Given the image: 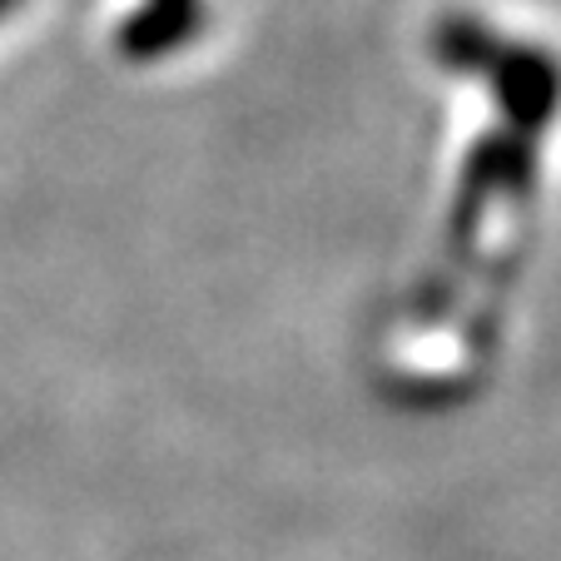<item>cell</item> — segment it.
Masks as SVG:
<instances>
[{
    "instance_id": "cell-1",
    "label": "cell",
    "mask_w": 561,
    "mask_h": 561,
    "mask_svg": "<svg viewBox=\"0 0 561 561\" xmlns=\"http://www.w3.org/2000/svg\"><path fill=\"white\" fill-rule=\"evenodd\" d=\"M433 50L453 75L488 85L497 125L482 129L472 154L462 159V180H457L453 209H447L437 264L413 294L417 323H433L447 313L467 268L477 264L488 224L507 219L531 199L541 139H547L551 119L561 115V60L547 45L512 41L472 15H447L437 25Z\"/></svg>"
},
{
    "instance_id": "cell-2",
    "label": "cell",
    "mask_w": 561,
    "mask_h": 561,
    "mask_svg": "<svg viewBox=\"0 0 561 561\" xmlns=\"http://www.w3.org/2000/svg\"><path fill=\"white\" fill-rule=\"evenodd\" d=\"M204 31V0H145L135 15H129L125 35H119V50L129 60L149 65L159 55L190 45Z\"/></svg>"
},
{
    "instance_id": "cell-3",
    "label": "cell",
    "mask_w": 561,
    "mask_h": 561,
    "mask_svg": "<svg viewBox=\"0 0 561 561\" xmlns=\"http://www.w3.org/2000/svg\"><path fill=\"white\" fill-rule=\"evenodd\" d=\"M5 5H11V0H0V11H5Z\"/></svg>"
}]
</instances>
